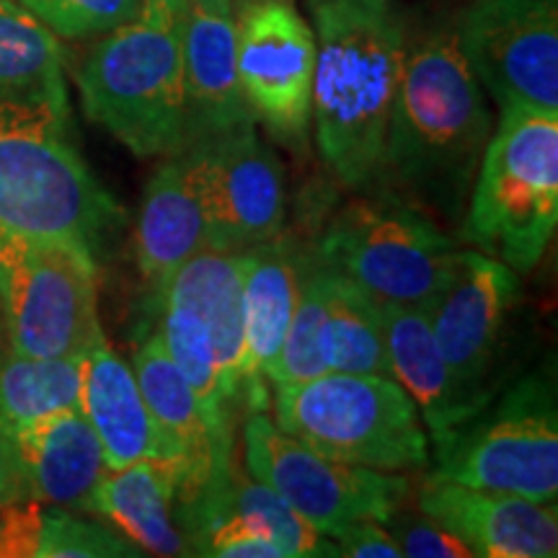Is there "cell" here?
I'll return each mask as SVG.
<instances>
[{
    "label": "cell",
    "mask_w": 558,
    "mask_h": 558,
    "mask_svg": "<svg viewBox=\"0 0 558 558\" xmlns=\"http://www.w3.org/2000/svg\"><path fill=\"white\" fill-rule=\"evenodd\" d=\"M11 437L29 499L70 512H90L107 460L81 409L60 411L11 432Z\"/></svg>",
    "instance_id": "obj_18"
},
{
    "label": "cell",
    "mask_w": 558,
    "mask_h": 558,
    "mask_svg": "<svg viewBox=\"0 0 558 558\" xmlns=\"http://www.w3.org/2000/svg\"><path fill=\"white\" fill-rule=\"evenodd\" d=\"M316 37V145L347 190L383 184L388 117L399 86L407 16L396 0H305Z\"/></svg>",
    "instance_id": "obj_2"
},
{
    "label": "cell",
    "mask_w": 558,
    "mask_h": 558,
    "mask_svg": "<svg viewBox=\"0 0 558 558\" xmlns=\"http://www.w3.org/2000/svg\"><path fill=\"white\" fill-rule=\"evenodd\" d=\"M458 251L435 218L380 184L333 215L318 259L378 308L427 311L450 279Z\"/></svg>",
    "instance_id": "obj_6"
},
{
    "label": "cell",
    "mask_w": 558,
    "mask_h": 558,
    "mask_svg": "<svg viewBox=\"0 0 558 558\" xmlns=\"http://www.w3.org/2000/svg\"><path fill=\"white\" fill-rule=\"evenodd\" d=\"M0 313L11 352L83 357L104 337L96 259L75 243L0 233Z\"/></svg>",
    "instance_id": "obj_10"
},
{
    "label": "cell",
    "mask_w": 558,
    "mask_h": 558,
    "mask_svg": "<svg viewBox=\"0 0 558 558\" xmlns=\"http://www.w3.org/2000/svg\"><path fill=\"white\" fill-rule=\"evenodd\" d=\"M326 373H331L329 357H326V264L316 254L311 256L308 269H305L295 313H292L269 380L303 383Z\"/></svg>",
    "instance_id": "obj_29"
},
{
    "label": "cell",
    "mask_w": 558,
    "mask_h": 558,
    "mask_svg": "<svg viewBox=\"0 0 558 558\" xmlns=\"http://www.w3.org/2000/svg\"><path fill=\"white\" fill-rule=\"evenodd\" d=\"M326 357L331 373L390 378L380 308L331 267H326Z\"/></svg>",
    "instance_id": "obj_26"
},
{
    "label": "cell",
    "mask_w": 558,
    "mask_h": 558,
    "mask_svg": "<svg viewBox=\"0 0 558 558\" xmlns=\"http://www.w3.org/2000/svg\"><path fill=\"white\" fill-rule=\"evenodd\" d=\"M401 548V556L409 558H473L471 546L460 541L456 533L448 527L439 525L424 512H409V509L399 507L390 518L383 522Z\"/></svg>",
    "instance_id": "obj_32"
},
{
    "label": "cell",
    "mask_w": 558,
    "mask_h": 558,
    "mask_svg": "<svg viewBox=\"0 0 558 558\" xmlns=\"http://www.w3.org/2000/svg\"><path fill=\"white\" fill-rule=\"evenodd\" d=\"M184 486L186 469L181 460H137L104 471L90 512L120 530L143 554L192 556L177 507Z\"/></svg>",
    "instance_id": "obj_20"
},
{
    "label": "cell",
    "mask_w": 558,
    "mask_h": 558,
    "mask_svg": "<svg viewBox=\"0 0 558 558\" xmlns=\"http://www.w3.org/2000/svg\"><path fill=\"white\" fill-rule=\"evenodd\" d=\"M205 213L207 248L248 251L284 228L282 163L254 124L205 137L181 150Z\"/></svg>",
    "instance_id": "obj_13"
},
{
    "label": "cell",
    "mask_w": 558,
    "mask_h": 558,
    "mask_svg": "<svg viewBox=\"0 0 558 558\" xmlns=\"http://www.w3.org/2000/svg\"><path fill=\"white\" fill-rule=\"evenodd\" d=\"M192 3L209 13H230L233 9V0H192Z\"/></svg>",
    "instance_id": "obj_35"
},
{
    "label": "cell",
    "mask_w": 558,
    "mask_h": 558,
    "mask_svg": "<svg viewBox=\"0 0 558 558\" xmlns=\"http://www.w3.org/2000/svg\"><path fill=\"white\" fill-rule=\"evenodd\" d=\"M429 478L497 488L535 501L558 497L554 365L520 373L456 429L432 439Z\"/></svg>",
    "instance_id": "obj_8"
},
{
    "label": "cell",
    "mask_w": 558,
    "mask_h": 558,
    "mask_svg": "<svg viewBox=\"0 0 558 558\" xmlns=\"http://www.w3.org/2000/svg\"><path fill=\"white\" fill-rule=\"evenodd\" d=\"M339 556L349 558H401V548L390 538L386 525L378 520H360L352 522L333 535Z\"/></svg>",
    "instance_id": "obj_33"
},
{
    "label": "cell",
    "mask_w": 558,
    "mask_h": 558,
    "mask_svg": "<svg viewBox=\"0 0 558 558\" xmlns=\"http://www.w3.org/2000/svg\"><path fill=\"white\" fill-rule=\"evenodd\" d=\"M452 26L499 109L558 111V0H471Z\"/></svg>",
    "instance_id": "obj_12"
},
{
    "label": "cell",
    "mask_w": 558,
    "mask_h": 558,
    "mask_svg": "<svg viewBox=\"0 0 558 558\" xmlns=\"http://www.w3.org/2000/svg\"><path fill=\"white\" fill-rule=\"evenodd\" d=\"M29 499L11 432L0 424V507Z\"/></svg>",
    "instance_id": "obj_34"
},
{
    "label": "cell",
    "mask_w": 558,
    "mask_h": 558,
    "mask_svg": "<svg viewBox=\"0 0 558 558\" xmlns=\"http://www.w3.org/2000/svg\"><path fill=\"white\" fill-rule=\"evenodd\" d=\"M418 512L465 541L486 558H554L558 554L556 501L424 478Z\"/></svg>",
    "instance_id": "obj_15"
},
{
    "label": "cell",
    "mask_w": 558,
    "mask_h": 558,
    "mask_svg": "<svg viewBox=\"0 0 558 558\" xmlns=\"http://www.w3.org/2000/svg\"><path fill=\"white\" fill-rule=\"evenodd\" d=\"M81 357L47 360L11 352L0 365V424L9 432L78 409Z\"/></svg>",
    "instance_id": "obj_27"
},
{
    "label": "cell",
    "mask_w": 558,
    "mask_h": 558,
    "mask_svg": "<svg viewBox=\"0 0 558 558\" xmlns=\"http://www.w3.org/2000/svg\"><path fill=\"white\" fill-rule=\"evenodd\" d=\"M124 228V209L68 137V114L0 107V233L65 241L99 256Z\"/></svg>",
    "instance_id": "obj_4"
},
{
    "label": "cell",
    "mask_w": 558,
    "mask_h": 558,
    "mask_svg": "<svg viewBox=\"0 0 558 558\" xmlns=\"http://www.w3.org/2000/svg\"><path fill=\"white\" fill-rule=\"evenodd\" d=\"M207 248L205 213L184 153L169 156L145 186L135 226V259L153 290Z\"/></svg>",
    "instance_id": "obj_23"
},
{
    "label": "cell",
    "mask_w": 558,
    "mask_h": 558,
    "mask_svg": "<svg viewBox=\"0 0 558 558\" xmlns=\"http://www.w3.org/2000/svg\"><path fill=\"white\" fill-rule=\"evenodd\" d=\"M78 409L99 437L107 469L137 460H181L153 418L132 367L104 337L81 357Z\"/></svg>",
    "instance_id": "obj_17"
},
{
    "label": "cell",
    "mask_w": 558,
    "mask_h": 558,
    "mask_svg": "<svg viewBox=\"0 0 558 558\" xmlns=\"http://www.w3.org/2000/svg\"><path fill=\"white\" fill-rule=\"evenodd\" d=\"M0 107L70 114L60 41L19 0H0Z\"/></svg>",
    "instance_id": "obj_25"
},
{
    "label": "cell",
    "mask_w": 558,
    "mask_h": 558,
    "mask_svg": "<svg viewBox=\"0 0 558 558\" xmlns=\"http://www.w3.org/2000/svg\"><path fill=\"white\" fill-rule=\"evenodd\" d=\"M488 137L492 111L460 52L452 21L407 37L388 117L383 184L437 222L460 228Z\"/></svg>",
    "instance_id": "obj_1"
},
{
    "label": "cell",
    "mask_w": 558,
    "mask_h": 558,
    "mask_svg": "<svg viewBox=\"0 0 558 558\" xmlns=\"http://www.w3.org/2000/svg\"><path fill=\"white\" fill-rule=\"evenodd\" d=\"M34 19L62 39H90L120 29L143 11L145 0H19Z\"/></svg>",
    "instance_id": "obj_31"
},
{
    "label": "cell",
    "mask_w": 558,
    "mask_h": 558,
    "mask_svg": "<svg viewBox=\"0 0 558 558\" xmlns=\"http://www.w3.org/2000/svg\"><path fill=\"white\" fill-rule=\"evenodd\" d=\"M311 256L288 239L243 251V324H246V407L264 409L262 378H269L295 313Z\"/></svg>",
    "instance_id": "obj_21"
},
{
    "label": "cell",
    "mask_w": 558,
    "mask_h": 558,
    "mask_svg": "<svg viewBox=\"0 0 558 558\" xmlns=\"http://www.w3.org/2000/svg\"><path fill=\"white\" fill-rule=\"evenodd\" d=\"M222 499L230 512L275 541L288 558L339 556L337 543L313 530L275 488L251 476L246 469H239L233 460L222 476Z\"/></svg>",
    "instance_id": "obj_28"
},
{
    "label": "cell",
    "mask_w": 558,
    "mask_h": 558,
    "mask_svg": "<svg viewBox=\"0 0 558 558\" xmlns=\"http://www.w3.org/2000/svg\"><path fill=\"white\" fill-rule=\"evenodd\" d=\"M190 0H145L143 11L90 47L75 83L83 111L137 158L186 148L184 21Z\"/></svg>",
    "instance_id": "obj_3"
},
{
    "label": "cell",
    "mask_w": 558,
    "mask_h": 558,
    "mask_svg": "<svg viewBox=\"0 0 558 558\" xmlns=\"http://www.w3.org/2000/svg\"><path fill=\"white\" fill-rule=\"evenodd\" d=\"M380 313L390 378L416 403L432 439L460 427L481 411L439 352L427 311L380 308Z\"/></svg>",
    "instance_id": "obj_24"
},
{
    "label": "cell",
    "mask_w": 558,
    "mask_h": 558,
    "mask_svg": "<svg viewBox=\"0 0 558 558\" xmlns=\"http://www.w3.org/2000/svg\"><path fill=\"white\" fill-rule=\"evenodd\" d=\"M143 556L120 530L83 520L62 507H41L37 558H124Z\"/></svg>",
    "instance_id": "obj_30"
},
{
    "label": "cell",
    "mask_w": 558,
    "mask_h": 558,
    "mask_svg": "<svg viewBox=\"0 0 558 558\" xmlns=\"http://www.w3.org/2000/svg\"><path fill=\"white\" fill-rule=\"evenodd\" d=\"M243 99L271 135L300 148L313 114L316 37L290 0H254L235 21Z\"/></svg>",
    "instance_id": "obj_14"
},
{
    "label": "cell",
    "mask_w": 558,
    "mask_h": 558,
    "mask_svg": "<svg viewBox=\"0 0 558 558\" xmlns=\"http://www.w3.org/2000/svg\"><path fill=\"white\" fill-rule=\"evenodd\" d=\"M158 300H171L199 320L228 399L239 409L246 401V324H243V251L202 248L156 290Z\"/></svg>",
    "instance_id": "obj_16"
},
{
    "label": "cell",
    "mask_w": 558,
    "mask_h": 558,
    "mask_svg": "<svg viewBox=\"0 0 558 558\" xmlns=\"http://www.w3.org/2000/svg\"><path fill=\"white\" fill-rule=\"evenodd\" d=\"M427 316L439 352L478 409L520 375L527 300L520 275L507 264L476 248H460Z\"/></svg>",
    "instance_id": "obj_9"
},
{
    "label": "cell",
    "mask_w": 558,
    "mask_h": 558,
    "mask_svg": "<svg viewBox=\"0 0 558 558\" xmlns=\"http://www.w3.org/2000/svg\"><path fill=\"white\" fill-rule=\"evenodd\" d=\"M243 469L282 497L313 530L333 541L360 520L386 522L403 507L409 481L388 471L320 456L277 427L264 409L243 424Z\"/></svg>",
    "instance_id": "obj_11"
},
{
    "label": "cell",
    "mask_w": 558,
    "mask_h": 558,
    "mask_svg": "<svg viewBox=\"0 0 558 558\" xmlns=\"http://www.w3.org/2000/svg\"><path fill=\"white\" fill-rule=\"evenodd\" d=\"M186 148L197 140L254 124L235 65V21L190 0L184 21Z\"/></svg>",
    "instance_id": "obj_19"
},
{
    "label": "cell",
    "mask_w": 558,
    "mask_h": 558,
    "mask_svg": "<svg viewBox=\"0 0 558 558\" xmlns=\"http://www.w3.org/2000/svg\"><path fill=\"white\" fill-rule=\"evenodd\" d=\"M132 373L153 418L186 469V486L179 499L184 505L197 497L215 473L226 471L233 458L215 442L197 393L171 360L158 329L137 344Z\"/></svg>",
    "instance_id": "obj_22"
},
{
    "label": "cell",
    "mask_w": 558,
    "mask_h": 558,
    "mask_svg": "<svg viewBox=\"0 0 558 558\" xmlns=\"http://www.w3.org/2000/svg\"><path fill=\"white\" fill-rule=\"evenodd\" d=\"M558 222V111L509 107L488 137L460 239L518 275L546 254Z\"/></svg>",
    "instance_id": "obj_5"
},
{
    "label": "cell",
    "mask_w": 558,
    "mask_h": 558,
    "mask_svg": "<svg viewBox=\"0 0 558 558\" xmlns=\"http://www.w3.org/2000/svg\"><path fill=\"white\" fill-rule=\"evenodd\" d=\"M11 354V341H9V331H5V320H3V313H0V365H3V360Z\"/></svg>",
    "instance_id": "obj_36"
},
{
    "label": "cell",
    "mask_w": 558,
    "mask_h": 558,
    "mask_svg": "<svg viewBox=\"0 0 558 558\" xmlns=\"http://www.w3.org/2000/svg\"><path fill=\"white\" fill-rule=\"evenodd\" d=\"M275 388L277 427L320 456L388 473L429 465L422 416L393 378L326 373Z\"/></svg>",
    "instance_id": "obj_7"
}]
</instances>
